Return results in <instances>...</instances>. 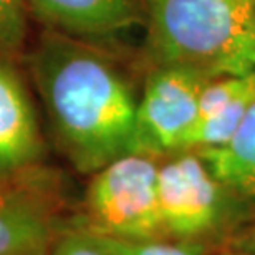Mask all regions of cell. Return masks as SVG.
Wrapping results in <instances>:
<instances>
[{"mask_svg":"<svg viewBox=\"0 0 255 255\" xmlns=\"http://www.w3.org/2000/svg\"><path fill=\"white\" fill-rule=\"evenodd\" d=\"M22 65L55 146L81 174L136 152L137 96L120 65L86 38L45 28Z\"/></svg>","mask_w":255,"mask_h":255,"instance_id":"obj_1","label":"cell"},{"mask_svg":"<svg viewBox=\"0 0 255 255\" xmlns=\"http://www.w3.org/2000/svg\"><path fill=\"white\" fill-rule=\"evenodd\" d=\"M142 12L156 65L214 78L255 70V0H142Z\"/></svg>","mask_w":255,"mask_h":255,"instance_id":"obj_2","label":"cell"},{"mask_svg":"<svg viewBox=\"0 0 255 255\" xmlns=\"http://www.w3.org/2000/svg\"><path fill=\"white\" fill-rule=\"evenodd\" d=\"M157 157L131 152L91 174L75 224L128 242L167 239L157 201Z\"/></svg>","mask_w":255,"mask_h":255,"instance_id":"obj_3","label":"cell"},{"mask_svg":"<svg viewBox=\"0 0 255 255\" xmlns=\"http://www.w3.org/2000/svg\"><path fill=\"white\" fill-rule=\"evenodd\" d=\"M214 76L181 65H156L146 76L136 108V152L154 157L181 151L197 121L199 96Z\"/></svg>","mask_w":255,"mask_h":255,"instance_id":"obj_4","label":"cell"},{"mask_svg":"<svg viewBox=\"0 0 255 255\" xmlns=\"http://www.w3.org/2000/svg\"><path fill=\"white\" fill-rule=\"evenodd\" d=\"M229 196L196 151L174 152L159 164L157 201L167 239L194 242L214 234L227 216Z\"/></svg>","mask_w":255,"mask_h":255,"instance_id":"obj_5","label":"cell"},{"mask_svg":"<svg viewBox=\"0 0 255 255\" xmlns=\"http://www.w3.org/2000/svg\"><path fill=\"white\" fill-rule=\"evenodd\" d=\"M60 182L47 166L0 181V255H52L65 222Z\"/></svg>","mask_w":255,"mask_h":255,"instance_id":"obj_6","label":"cell"},{"mask_svg":"<svg viewBox=\"0 0 255 255\" xmlns=\"http://www.w3.org/2000/svg\"><path fill=\"white\" fill-rule=\"evenodd\" d=\"M45 141L22 63L0 58V181L45 167Z\"/></svg>","mask_w":255,"mask_h":255,"instance_id":"obj_7","label":"cell"},{"mask_svg":"<svg viewBox=\"0 0 255 255\" xmlns=\"http://www.w3.org/2000/svg\"><path fill=\"white\" fill-rule=\"evenodd\" d=\"M45 28L80 38L105 37L141 18L142 0H27Z\"/></svg>","mask_w":255,"mask_h":255,"instance_id":"obj_8","label":"cell"},{"mask_svg":"<svg viewBox=\"0 0 255 255\" xmlns=\"http://www.w3.org/2000/svg\"><path fill=\"white\" fill-rule=\"evenodd\" d=\"M196 152L234 196L255 197V98L231 139Z\"/></svg>","mask_w":255,"mask_h":255,"instance_id":"obj_9","label":"cell"},{"mask_svg":"<svg viewBox=\"0 0 255 255\" xmlns=\"http://www.w3.org/2000/svg\"><path fill=\"white\" fill-rule=\"evenodd\" d=\"M30 15L27 0H0V58L22 63L30 43Z\"/></svg>","mask_w":255,"mask_h":255,"instance_id":"obj_10","label":"cell"},{"mask_svg":"<svg viewBox=\"0 0 255 255\" xmlns=\"http://www.w3.org/2000/svg\"><path fill=\"white\" fill-rule=\"evenodd\" d=\"M95 237L115 255H199V249L194 246V242H181V241L172 242L169 239L146 241V242H128V241H116V239H108L101 236H95Z\"/></svg>","mask_w":255,"mask_h":255,"instance_id":"obj_11","label":"cell"},{"mask_svg":"<svg viewBox=\"0 0 255 255\" xmlns=\"http://www.w3.org/2000/svg\"><path fill=\"white\" fill-rule=\"evenodd\" d=\"M52 255H115L96 239L93 234L66 222L53 244Z\"/></svg>","mask_w":255,"mask_h":255,"instance_id":"obj_12","label":"cell"},{"mask_svg":"<svg viewBox=\"0 0 255 255\" xmlns=\"http://www.w3.org/2000/svg\"><path fill=\"white\" fill-rule=\"evenodd\" d=\"M244 251H249V252H252V254H255V236L252 237V241H249V244H247V247L244 249Z\"/></svg>","mask_w":255,"mask_h":255,"instance_id":"obj_13","label":"cell"},{"mask_svg":"<svg viewBox=\"0 0 255 255\" xmlns=\"http://www.w3.org/2000/svg\"><path fill=\"white\" fill-rule=\"evenodd\" d=\"M224 255H255V254H252V252L244 251V249H241V251H236V252H227V254H224Z\"/></svg>","mask_w":255,"mask_h":255,"instance_id":"obj_14","label":"cell"}]
</instances>
